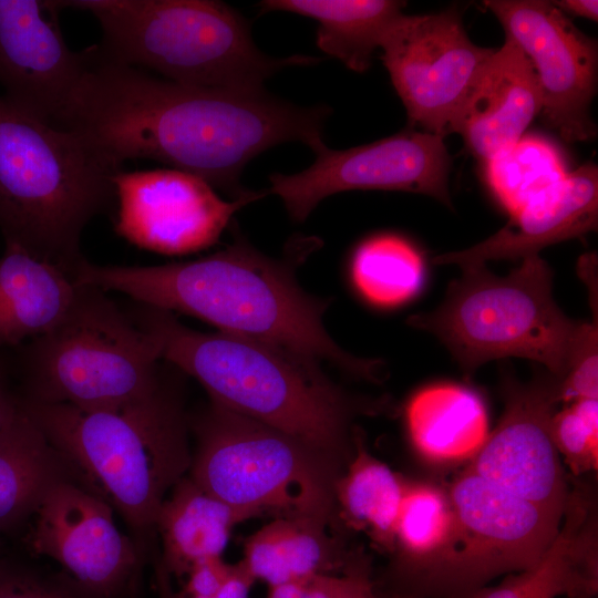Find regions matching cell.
Listing matches in <instances>:
<instances>
[{
	"label": "cell",
	"mask_w": 598,
	"mask_h": 598,
	"mask_svg": "<svg viewBox=\"0 0 598 598\" xmlns=\"http://www.w3.org/2000/svg\"><path fill=\"white\" fill-rule=\"evenodd\" d=\"M456 538L457 520L447 491L406 481L394 528V550L412 568L440 580Z\"/></svg>",
	"instance_id": "cell-28"
},
{
	"label": "cell",
	"mask_w": 598,
	"mask_h": 598,
	"mask_svg": "<svg viewBox=\"0 0 598 598\" xmlns=\"http://www.w3.org/2000/svg\"><path fill=\"white\" fill-rule=\"evenodd\" d=\"M78 285L60 267L16 245L0 256V350L52 329L71 307Z\"/></svg>",
	"instance_id": "cell-20"
},
{
	"label": "cell",
	"mask_w": 598,
	"mask_h": 598,
	"mask_svg": "<svg viewBox=\"0 0 598 598\" xmlns=\"http://www.w3.org/2000/svg\"><path fill=\"white\" fill-rule=\"evenodd\" d=\"M404 416L413 448L436 465L471 461L489 434L483 399L455 383L420 389L409 399Z\"/></svg>",
	"instance_id": "cell-22"
},
{
	"label": "cell",
	"mask_w": 598,
	"mask_h": 598,
	"mask_svg": "<svg viewBox=\"0 0 598 598\" xmlns=\"http://www.w3.org/2000/svg\"><path fill=\"white\" fill-rule=\"evenodd\" d=\"M380 49L409 121L442 137L451 134L495 51L474 44L453 9L404 13Z\"/></svg>",
	"instance_id": "cell-11"
},
{
	"label": "cell",
	"mask_w": 598,
	"mask_h": 598,
	"mask_svg": "<svg viewBox=\"0 0 598 598\" xmlns=\"http://www.w3.org/2000/svg\"><path fill=\"white\" fill-rule=\"evenodd\" d=\"M351 280L360 296L380 308L401 306L417 295L424 281L420 251L396 235H378L361 243L351 259Z\"/></svg>",
	"instance_id": "cell-29"
},
{
	"label": "cell",
	"mask_w": 598,
	"mask_h": 598,
	"mask_svg": "<svg viewBox=\"0 0 598 598\" xmlns=\"http://www.w3.org/2000/svg\"><path fill=\"white\" fill-rule=\"evenodd\" d=\"M116 172L80 134L21 112L0 94L4 245L19 246L74 278L85 260V227L115 204Z\"/></svg>",
	"instance_id": "cell-4"
},
{
	"label": "cell",
	"mask_w": 598,
	"mask_h": 598,
	"mask_svg": "<svg viewBox=\"0 0 598 598\" xmlns=\"http://www.w3.org/2000/svg\"><path fill=\"white\" fill-rule=\"evenodd\" d=\"M28 542L35 554L56 560L101 596L116 591L137 563L136 548L116 527L111 505L73 480L45 494Z\"/></svg>",
	"instance_id": "cell-17"
},
{
	"label": "cell",
	"mask_w": 598,
	"mask_h": 598,
	"mask_svg": "<svg viewBox=\"0 0 598 598\" xmlns=\"http://www.w3.org/2000/svg\"><path fill=\"white\" fill-rule=\"evenodd\" d=\"M326 105L302 107L265 90L244 92L176 83L105 59L87 65L52 124L80 134L114 169L153 159L240 198L246 165L287 142L322 140Z\"/></svg>",
	"instance_id": "cell-1"
},
{
	"label": "cell",
	"mask_w": 598,
	"mask_h": 598,
	"mask_svg": "<svg viewBox=\"0 0 598 598\" xmlns=\"http://www.w3.org/2000/svg\"><path fill=\"white\" fill-rule=\"evenodd\" d=\"M71 476V465L19 403L0 429V530L35 513L45 494Z\"/></svg>",
	"instance_id": "cell-23"
},
{
	"label": "cell",
	"mask_w": 598,
	"mask_h": 598,
	"mask_svg": "<svg viewBox=\"0 0 598 598\" xmlns=\"http://www.w3.org/2000/svg\"><path fill=\"white\" fill-rule=\"evenodd\" d=\"M254 578L241 561L234 565L231 574L220 590L213 596H187L183 592L173 598H249Z\"/></svg>",
	"instance_id": "cell-37"
},
{
	"label": "cell",
	"mask_w": 598,
	"mask_h": 598,
	"mask_svg": "<svg viewBox=\"0 0 598 598\" xmlns=\"http://www.w3.org/2000/svg\"><path fill=\"white\" fill-rule=\"evenodd\" d=\"M484 165L491 192L509 215L569 173L561 151L534 134L523 135Z\"/></svg>",
	"instance_id": "cell-30"
},
{
	"label": "cell",
	"mask_w": 598,
	"mask_h": 598,
	"mask_svg": "<svg viewBox=\"0 0 598 598\" xmlns=\"http://www.w3.org/2000/svg\"><path fill=\"white\" fill-rule=\"evenodd\" d=\"M559 403L598 399L597 323L581 322L565 374L558 383Z\"/></svg>",
	"instance_id": "cell-32"
},
{
	"label": "cell",
	"mask_w": 598,
	"mask_h": 598,
	"mask_svg": "<svg viewBox=\"0 0 598 598\" xmlns=\"http://www.w3.org/2000/svg\"><path fill=\"white\" fill-rule=\"evenodd\" d=\"M260 13L282 11L318 22L316 43L355 72L371 65L373 53L403 17L398 0H264Z\"/></svg>",
	"instance_id": "cell-24"
},
{
	"label": "cell",
	"mask_w": 598,
	"mask_h": 598,
	"mask_svg": "<svg viewBox=\"0 0 598 598\" xmlns=\"http://www.w3.org/2000/svg\"><path fill=\"white\" fill-rule=\"evenodd\" d=\"M115 230L155 252L183 255L215 244L245 205L268 192L226 200L203 178L174 168L122 171L113 177Z\"/></svg>",
	"instance_id": "cell-14"
},
{
	"label": "cell",
	"mask_w": 598,
	"mask_h": 598,
	"mask_svg": "<svg viewBox=\"0 0 598 598\" xmlns=\"http://www.w3.org/2000/svg\"><path fill=\"white\" fill-rule=\"evenodd\" d=\"M332 598H378L363 557L346 560L342 575H334Z\"/></svg>",
	"instance_id": "cell-34"
},
{
	"label": "cell",
	"mask_w": 598,
	"mask_h": 598,
	"mask_svg": "<svg viewBox=\"0 0 598 598\" xmlns=\"http://www.w3.org/2000/svg\"><path fill=\"white\" fill-rule=\"evenodd\" d=\"M588 503L571 498L558 534L533 567L474 598H590L597 591V537Z\"/></svg>",
	"instance_id": "cell-21"
},
{
	"label": "cell",
	"mask_w": 598,
	"mask_h": 598,
	"mask_svg": "<svg viewBox=\"0 0 598 598\" xmlns=\"http://www.w3.org/2000/svg\"><path fill=\"white\" fill-rule=\"evenodd\" d=\"M406 480L373 456L355 437L347 470L334 482L337 515L378 546L394 550V528Z\"/></svg>",
	"instance_id": "cell-27"
},
{
	"label": "cell",
	"mask_w": 598,
	"mask_h": 598,
	"mask_svg": "<svg viewBox=\"0 0 598 598\" xmlns=\"http://www.w3.org/2000/svg\"><path fill=\"white\" fill-rule=\"evenodd\" d=\"M60 9L86 11L97 21L96 45L113 62L176 83L244 92L264 91L278 71L311 65L310 55L272 58L255 44L248 21L216 0H70Z\"/></svg>",
	"instance_id": "cell-5"
},
{
	"label": "cell",
	"mask_w": 598,
	"mask_h": 598,
	"mask_svg": "<svg viewBox=\"0 0 598 598\" xmlns=\"http://www.w3.org/2000/svg\"><path fill=\"white\" fill-rule=\"evenodd\" d=\"M64 317L18 347L24 400L121 411L163 389L157 349L106 291L76 283Z\"/></svg>",
	"instance_id": "cell-7"
},
{
	"label": "cell",
	"mask_w": 598,
	"mask_h": 598,
	"mask_svg": "<svg viewBox=\"0 0 598 598\" xmlns=\"http://www.w3.org/2000/svg\"><path fill=\"white\" fill-rule=\"evenodd\" d=\"M130 316L161 360L198 380L212 402L292 435L332 460L347 452L352 417L382 406L348 395L319 361L290 350L200 332L172 312L141 303Z\"/></svg>",
	"instance_id": "cell-3"
},
{
	"label": "cell",
	"mask_w": 598,
	"mask_h": 598,
	"mask_svg": "<svg viewBox=\"0 0 598 598\" xmlns=\"http://www.w3.org/2000/svg\"><path fill=\"white\" fill-rule=\"evenodd\" d=\"M551 2L565 14L570 13L592 21L598 19V2L596 0H559Z\"/></svg>",
	"instance_id": "cell-38"
},
{
	"label": "cell",
	"mask_w": 598,
	"mask_h": 598,
	"mask_svg": "<svg viewBox=\"0 0 598 598\" xmlns=\"http://www.w3.org/2000/svg\"><path fill=\"white\" fill-rule=\"evenodd\" d=\"M83 486L136 533L155 526L166 494L190 468L181 408L165 388L121 411L18 399Z\"/></svg>",
	"instance_id": "cell-6"
},
{
	"label": "cell",
	"mask_w": 598,
	"mask_h": 598,
	"mask_svg": "<svg viewBox=\"0 0 598 598\" xmlns=\"http://www.w3.org/2000/svg\"><path fill=\"white\" fill-rule=\"evenodd\" d=\"M484 6L530 62L545 123L569 143L595 137L590 106L597 89V42L551 1L487 0Z\"/></svg>",
	"instance_id": "cell-13"
},
{
	"label": "cell",
	"mask_w": 598,
	"mask_h": 598,
	"mask_svg": "<svg viewBox=\"0 0 598 598\" xmlns=\"http://www.w3.org/2000/svg\"><path fill=\"white\" fill-rule=\"evenodd\" d=\"M234 565L221 557L200 560L186 574L187 580L182 591L187 596H213L217 594L229 578Z\"/></svg>",
	"instance_id": "cell-33"
},
{
	"label": "cell",
	"mask_w": 598,
	"mask_h": 598,
	"mask_svg": "<svg viewBox=\"0 0 598 598\" xmlns=\"http://www.w3.org/2000/svg\"><path fill=\"white\" fill-rule=\"evenodd\" d=\"M250 517L183 477L163 501L155 526L163 542L164 564L183 576L196 563L221 557L236 525Z\"/></svg>",
	"instance_id": "cell-25"
},
{
	"label": "cell",
	"mask_w": 598,
	"mask_h": 598,
	"mask_svg": "<svg viewBox=\"0 0 598 598\" xmlns=\"http://www.w3.org/2000/svg\"><path fill=\"white\" fill-rule=\"evenodd\" d=\"M559 379L540 374L528 383L506 378L505 409L467 471L551 513L563 515L568 488L549 423Z\"/></svg>",
	"instance_id": "cell-15"
},
{
	"label": "cell",
	"mask_w": 598,
	"mask_h": 598,
	"mask_svg": "<svg viewBox=\"0 0 598 598\" xmlns=\"http://www.w3.org/2000/svg\"><path fill=\"white\" fill-rule=\"evenodd\" d=\"M433 310L409 324L436 337L466 375L504 358H523L561 379L581 322L568 318L553 296V271L539 256L523 259L507 276L486 265L462 269Z\"/></svg>",
	"instance_id": "cell-8"
},
{
	"label": "cell",
	"mask_w": 598,
	"mask_h": 598,
	"mask_svg": "<svg viewBox=\"0 0 598 598\" xmlns=\"http://www.w3.org/2000/svg\"><path fill=\"white\" fill-rule=\"evenodd\" d=\"M509 216L503 228L480 244L439 255L433 261L465 269L486 265L491 260L524 259L539 255L548 246L596 230L597 166L588 163L569 172L565 178L537 194Z\"/></svg>",
	"instance_id": "cell-18"
},
{
	"label": "cell",
	"mask_w": 598,
	"mask_h": 598,
	"mask_svg": "<svg viewBox=\"0 0 598 598\" xmlns=\"http://www.w3.org/2000/svg\"><path fill=\"white\" fill-rule=\"evenodd\" d=\"M319 245L297 238L285 257L271 258L236 234L223 250L195 260L154 266L96 265L84 260L76 283L118 292L136 303L198 318L219 332L257 340L311 358L371 382L383 362L355 357L329 336V302L305 291L295 270Z\"/></svg>",
	"instance_id": "cell-2"
},
{
	"label": "cell",
	"mask_w": 598,
	"mask_h": 598,
	"mask_svg": "<svg viewBox=\"0 0 598 598\" xmlns=\"http://www.w3.org/2000/svg\"><path fill=\"white\" fill-rule=\"evenodd\" d=\"M4 373H6V360L0 353V374H4Z\"/></svg>",
	"instance_id": "cell-40"
},
{
	"label": "cell",
	"mask_w": 598,
	"mask_h": 598,
	"mask_svg": "<svg viewBox=\"0 0 598 598\" xmlns=\"http://www.w3.org/2000/svg\"><path fill=\"white\" fill-rule=\"evenodd\" d=\"M56 1L0 0V94L12 106L53 123L83 74L89 49L72 50Z\"/></svg>",
	"instance_id": "cell-16"
},
{
	"label": "cell",
	"mask_w": 598,
	"mask_h": 598,
	"mask_svg": "<svg viewBox=\"0 0 598 598\" xmlns=\"http://www.w3.org/2000/svg\"><path fill=\"white\" fill-rule=\"evenodd\" d=\"M240 561L254 580L269 588L330 574L346 563L328 524L300 517H276L251 534Z\"/></svg>",
	"instance_id": "cell-26"
},
{
	"label": "cell",
	"mask_w": 598,
	"mask_h": 598,
	"mask_svg": "<svg viewBox=\"0 0 598 598\" xmlns=\"http://www.w3.org/2000/svg\"><path fill=\"white\" fill-rule=\"evenodd\" d=\"M190 478L250 518L333 522V460L280 430L212 402L196 421Z\"/></svg>",
	"instance_id": "cell-9"
},
{
	"label": "cell",
	"mask_w": 598,
	"mask_h": 598,
	"mask_svg": "<svg viewBox=\"0 0 598 598\" xmlns=\"http://www.w3.org/2000/svg\"><path fill=\"white\" fill-rule=\"evenodd\" d=\"M18 405V399L4 385V374H0V429L14 415Z\"/></svg>",
	"instance_id": "cell-39"
},
{
	"label": "cell",
	"mask_w": 598,
	"mask_h": 598,
	"mask_svg": "<svg viewBox=\"0 0 598 598\" xmlns=\"http://www.w3.org/2000/svg\"><path fill=\"white\" fill-rule=\"evenodd\" d=\"M540 111L535 71L519 47L505 37L456 117L451 134H460L468 151L485 163L525 135Z\"/></svg>",
	"instance_id": "cell-19"
},
{
	"label": "cell",
	"mask_w": 598,
	"mask_h": 598,
	"mask_svg": "<svg viewBox=\"0 0 598 598\" xmlns=\"http://www.w3.org/2000/svg\"><path fill=\"white\" fill-rule=\"evenodd\" d=\"M334 575L320 574L270 587L267 598H332Z\"/></svg>",
	"instance_id": "cell-35"
},
{
	"label": "cell",
	"mask_w": 598,
	"mask_h": 598,
	"mask_svg": "<svg viewBox=\"0 0 598 598\" xmlns=\"http://www.w3.org/2000/svg\"><path fill=\"white\" fill-rule=\"evenodd\" d=\"M457 538L440 581L474 589L494 576L535 566L556 535L563 515L509 494L465 470L446 489Z\"/></svg>",
	"instance_id": "cell-12"
},
{
	"label": "cell",
	"mask_w": 598,
	"mask_h": 598,
	"mask_svg": "<svg viewBox=\"0 0 598 598\" xmlns=\"http://www.w3.org/2000/svg\"><path fill=\"white\" fill-rule=\"evenodd\" d=\"M549 432L553 443L575 475L598 467V399H585L555 411Z\"/></svg>",
	"instance_id": "cell-31"
},
{
	"label": "cell",
	"mask_w": 598,
	"mask_h": 598,
	"mask_svg": "<svg viewBox=\"0 0 598 598\" xmlns=\"http://www.w3.org/2000/svg\"><path fill=\"white\" fill-rule=\"evenodd\" d=\"M0 598H74L0 567Z\"/></svg>",
	"instance_id": "cell-36"
},
{
	"label": "cell",
	"mask_w": 598,
	"mask_h": 598,
	"mask_svg": "<svg viewBox=\"0 0 598 598\" xmlns=\"http://www.w3.org/2000/svg\"><path fill=\"white\" fill-rule=\"evenodd\" d=\"M310 148L316 159L308 168L269 176V193L280 197L296 221H303L324 198L349 190L410 192L452 207L451 156L440 135L404 130L346 150H332L322 140Z\"/></svg>",
	"instance_id": "cell-10"
}]
</instances>
